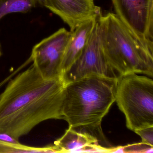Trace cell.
Returning a JSON list of instances; mask_svg holds the SVG:
<instances>
[{
	"mask_svg": "<svg viewBox=\"0 0 153 153\" xmlns=\"http://www.w3.org/2000/svg\"><path fill=\"white\" fill-rule=\"evenodd\" d=\"M117 80L91 76L66 84L62 120L70 128L103 139L101 123L115 102Z\"/></svg>",
	"mask_w": 153,
	"mask_h": 153,
	"instance_id": "7a4b0ae2",
	"label": "cell"
},
{
	"mask_svg": "<svg viewBox=\"0 0 153 153\" xmlns=\"http://www.w3.org/2000/svg\"><path fill=\"white\" fill-rule=\"evenodd\" d=\"M55 152H57V149L54 145L42 147H35L25 146L22 144L14 145L0 141V153H45Z\"/></svg>",
	"mask_w": 153,
	"mask_h": 153,
	"instance_id": "7c38bea8",
	"label": "cell"
},
{
	"mask_svg": "<svg viewBox=\"0 0 153 153\" xmlns=\"http://www.w3.org/2000/svg\"><path fill=\"white\" fill-rule=\"evenodd\" d=\"M114 14L142 42L153 47V0H111Z\"/></svg>",
	"mask_w": 153,
	"mask_h": 153,
	"instance_id": "52a82bcc",
	"label": "cell"
},
{
	"mask_svg": "<svg viewBox=\"0 0 153 153\" xmlns=\"http://www.w3.org/2000/svg\"><path fill=\"white\" fill-rule=\"evenodd\" d=\"M134 132L140 136L142 144L153 147V127L140 129Z\"/></svg>",
	"mask_w": 153,
	"mask_h": 153,
	"instance_id": "4fadbf2b",
	"label": "cell"
},
{
	"mask_svg": "<svg viewBox=\"0 0 153 153\" xmlns=\"http://www.w3.org/2000/svg\"><path fill=\"white\" fill-rule=\"evenodd\" d=\"M2 54V50H1V44H0V57H1Z\"/></svg>",
	"mask_w": 153,
	"mask_h": 153,
	"instance_id": "9a60e30c",
	"label": "cell"
},
{
	"mask_svg": "<svg viewBox=\"0 0 153 153\" xmlns=\"http://www.w3.org/2000/svg\"><path fill=\"white\" fill-rule=\"evenodd\" d=\"M71 34L66 28H60L32 49L29 60L45 78H62V62Z\"/></svg>",
	"mask_w": 153,
	"mask_h": 153,
	"instance_id": "8992f818",
	"label": "cell"
},
{
	"mask_svg": "<svg viewBox=\"0 0 153 153\" xmlns=\"http://www.w3.org/2000/svg\"><path fill=\"white\" fill-rule=\"evenodd\" d=\"M91 76L113 78H117L119 76L109 65L104 53L100 39L98 18L85 50L69 69L62 76V78L66 85Z\"/></svg>",
	"mask_w": 153,
	"mask_h": 153,
	"instance_id": "5b68a950",
	"label": "cell"
},
{
	"mask_svg": "<svg viewBox=\"0 0 153 153\" xmlns=\"http://www.w3.org/2000/svg\"><path fill=\"white\" fill-rule=\"evenodd\" d=\"M125 115L126 126L134 131L153 127V80L131 73L117 78L115 101Z\"/></svg>",
	"mask_w": 153,
	"mask_h": 153,
	"instance_id": "277c9868",
	"label": "cell"
},
{
	"mask_svg": "<svg viewBox=\"0 0 153 153\" xmlns=\"http://www.w3.org/2000/svg\"><path fill=\"white\" fill-rule=\"evenodd\" d=\"M65 84L47 79L35 66L19 74L0 94V131L16 139L49 120H62Z\"/></svg>",
	"mask_w": 153,
	"mask_h": 153,
	"instance_id": "6da1fadb",
	"label": "cell"
},
{
	"mask_svg": "<svg viewBox=\"0 0 153 153\" xmlns=\"http://www.w3.org/2000/svg\"><path fill=\"white\" fill-rule=\"evenodd\" d=\"M0 141L14 145H19L21 144L19 140L16 139L9 134L1 131H0Z\"/></svg>",
	"mask_w": 153,
	"mask_h": 153,
	"instance_id": "5bb4252c",
	"label": "cell"
},
{
	"mask_svg": "<svg viewBox=\"0 0 153 153\" xmlns=\"http://www.w3.org/2000/svg\"><path fill=\"white\" fill-rule=\"evenodd\" d=\"M43 6L59 17L70 31L101 14L94 0H43Z\"/></svg>",
	"mask_w": 153,
	"mask_h": 153,
	"instance_id": "ba28073f",
	"label": "cell"
},
{
	"mask_svg": "<svg viewBox=\"0 0 153 153\" xmlns=\"http://www.w3.org/2000/svg\"><path fill=\"white\" fill-rule=\"evenodd\" d=\"M100 39L107 62L118 76H153V47L142 42L114 13L98 17Z\"/></svg>",
	"mask_w": 153,
	"mask_h": 153,
	"instance_id": "3957f363",
	"label": "cell"
},
{
	"mask_svg": "<svg viewBox=\"0 0 153 153\" xmlns=\"http://www.w3.org/2000/svg\"><path fill=\"white\" fill-rule=\"evenodd\" d=\"M101 14L83 22L73 31H70L71 34L67 44L62 62V77L85 50L97 23L98 17Z\"/></svg>",
	"mask_w": 153,
	"mask_h": 153,
	"instance_id": "9c48e42d",
	"label": "cell"
},
{
	"mask_svg": "<svg viewBox=\"0 0 153 153\" xmlns=\"http://www.w3.org/2000/svg\"><path fill=\"white\" fill-rule=\"evenodd\" d=\"M43 6V0H0V20L11 13H25Z\"/></svg>",
	"mask_w": 153,
	"mask_h": 153,
	"instance_id": "8fae6325",
	"label": "cell"
},
{
	"mask_svg": "<svg viewBox=\"0 0 153 153\" xmlns=\"http://www.w3.org/2000/svg\"><path fill=\"white\" fill-rule=\"evenodd\" d=\"M59 152L74 150H107L99 144L97 138L88 132L78 131L69 127L64 134L54 142Z\"/></svg>",
	"mask_w": 153,
	"mask_h": 153,
	"instance_id": "30bf717a",
	"label": "cell"
}]
</instances>
